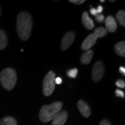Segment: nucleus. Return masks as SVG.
Listing matches in <instances>:
<instances>
[{
  "label": "nucleus",
  "instance_id": "f257e3e1",
  "mask_svg": "<svg viewBox=\"0 0 125 125\" xmlns=\"http://www.w3.org/2000/svg\"><path fill=\"white\" fill-rule=\"evenodd\" d=\"M17 31L19 38L27 41L30 36L32 27V19L31 15L26 12H21L17 18Z\"/></svg>",
  "mask_w": 125,
  "mask_h": 125
},
{
  "label": "nucleus",
  "instance_id": "f03ea898",
  "mask_svg": "<svg viewBox=\"0 0 125 125\" xmlns=\"http://www.w3.org/2000/svg\"><path fill=\"white\" fill-rule=\"evenodd\" d=\"M62 103L60 101L54 102L50 105L43 106L41 109L39 114L40 120L43 122H48L52 120L56 114L61 111Z\"/></svg>",
  "mask_w": 125,
  "mask_h": 125
},
{
  "label": "nucleus",
  "instance_id": "7ed1b4c3",
  "mask_svg": "<svg viewBox=\"0 0 125 125\" xmlns=\"http://www.w3.org/2000/svg\"><path fill=\"white\" fill-rule=\"evenodd\" d=\"M0 81L1 85L5 89L8 90L13 89L16 83V73L13 68H5L0 74Z\"/></svg>",
  "mask_w": 125,
  "mask_h": 125
},
{
  "label": "nucleus",
  "instance_id": "20e7f679",
  "mask_svg": "<svg viewBox=\"0 0 125 125\" xmlns=\"http://www.w3.org/2000/svg\"><path fill=\"white\" fill-rule=\"evenodd\" d=\"M55 74L50 71L45 76L43 82V93L46 96H51L55 88Z\"/></svg>",
  "mask_w": 125,
  "mask_h": 125
},
{
  "label": "nucleus",
  "instance_id": "39448f33",
  "mask_svg": "<svg viewBox=\"0 0 125 125\" xmlns=\"http://www.w3.org/2000/svg\"><path fill=\"white\" fill-rule=\"evenodd\" d=\"M105 68L101 61L95 62L92 70V79L94 82H98L102 79L104 74Z\"/></svg>",
  "mask_w": 125,
  "mask_h": 125
},
{
  "label": "nucleus",
  "instance_id": "423d86ee",
  "mask_svg": "<svg viewBox=\"0 0 125 125\" xmlns=\"http://www.w3.org/2000/svg\"><path fill=\"white\" fill-rule=\"evenodd\" d=\"M75 37V34L73 31H69L64 35L61 43V48L62 51L68 49L73 43Z\"/></svg>",
  "mask_w": 125,
  "mask_h": 125
},
{
  "label": "nucleus",
  "instance_id": "0eeeda50",
  "mask_svg": "<svg viewBox=\"0 0 125 125\" xmlns=\"http://www.w3.org/2000/svg\"><path fill=\"white\" fill-rule=\"evenodd\" d=\"M68 118V113L65 111L58 112L52 119V125H63L66 122Z\"/></svg>",
  "mask_w": 125,
  "mask_h": 125
},
{
  "label": "nucleus",
  "instance_id": "6e6552de",
  "mask_svg": "<svg viewBox=\"0 0 125 125\" xmlns=\"http://www.w3.org/2000/svg\"><path fill=\"white\" fill-rule=\"evenodd\" d=\"M97 40V38L94 34H90L83 41L82 46H81V48L83 51L89 50L95 44V43L96 42Z\"/></svg>",
  "mask_w": 125,
  "mask_h": 125
},
{
  "label": "nucleus",
  "instance_id": "1a4fd4ad",
  "mask_svg": "<svg viewBox=\"0 0 125 125\" xmlns=\"http://www.w3.org/2000/svg\"><path fill=\"white\" fill-rule=\"evenodd\" d=\"M77 105L81 114L85 118H88L90 116V114H91V110H90L89 106L85 101L81 100L78 102Z\"/></svg>",
  "mask_w": 125,
  "mask_h": 125
},
{
  "label": "nucleus",
  "instance_id": "9d476101",
  "mask_svg": "<svg viewBox=\"0 0 125 125\" xmlns=\"http://www.w3.org/2000/svg\"><path fill=\"white\" fill-rule=\"evenodd\" d=\"M106 29L110 32H114L117 29V23L112 16H108L105 20Z\"/></svg>",
  "mask_w": 125,
  "mask_h": 125
},
{
  "label": "nucleus",
  "instance_id": "9b49d317",
  "mask_svg": "<svg viewBox=\"0 0 125 125\" xmlns=\"http://www.w3.org/2000/svg\"><path fill=\"white\" fill-rule=\"evenodd\" d=\"M82 22L85 27L88 30L93 29L94 27L93 20L90 19L88 13L86 12H84L82 14Z\"/></svg>",
  "mask_w": 125,
  "mask_h": 125
},
{
  "label": "nucleus",
  "instance_id": "f8f14e48",
  "mask_svg": "<svg viewBox=\"0 0 125 125\" xmlns=\"http://www.w3.org/2000/svg\"><path fill=\"white\" fill-rule=\"evenodd\" d=\"M93 56V52L92 50L89 49L86 51L81 56V62L83 64H88L91 62Z\"/></svg>",
  "mask_w": 125,
  "mask_h": 125
},
{
  "label": "nucleus",
  "instance_id": "ddd939ff",
  "mask_svg": "<svg viewBox=\"0 0 125 125\" xmlns=\"http://www.w3.org/2000/svg\"><path fill=\"white\" fill-rule=\"evenodd\" d=\"M115 52L118 55L125 57V41L120 42L115 45L114 47Z\"/></svg>",
  "mask_w": 125,
  "mask_h": 125
},
{
  "label": "nucleus",
  "instance_id": "4468645a",
  "mask_svg": "<svg viewBox=\"0 0 125 125\" xmlns=\"http://www.w3.org/2000/svg\"><path fill=\"white\" fill-rule=\"evenodd\" d=\"M8 44V38L7 34L4 30L0 29V50L6 48Z\"/></svg>",
  "mask_w": 125,
  "mask_h": 125
},
{
  "label": "nucleus",
  "instance_id": "2eb2a0df",
  "mask_svg": "<svg viewBox=\"0 0 125 125\" xmlns=\"http://www.w3.org/2000/svg\"><path fill=\"white\" fill-rule=\"evenodd\" d=\"M0 125H17V122L12 117L6 116L0 121Z\"/></svg>",
  "mask_w": 125,
  "mask_h": 125
},
{
  "label": "nucleus",
  "instance_id": "dca6fc26",
  "mask_svg": "<svg viewBox=\"0 0 125 125\" xmlns=\"http://www.w3.org/2000/svg\"><path fill=\"white\" fill-rule=\"evenodd\" d=\"M108 31L107 29L103 27H98L95 29L94 34L96 35L97 38H103L107 35Z\"/></svg>",
  "mask_w": 125,
  "mask_h": 125
},
{
  "label": "nucleus",
  "instance_id": "f3484780",
  "mask_svg": "<svg viewBox=\"0 0 125 125\" xmlns=\"http://www.w3.org/2000/svg\"><path fill=\"white\" fill-rule=\"evenodd\" d=\"M116 19L123 27L125 26V10H119L116 15Z\"/></svg>",
  "mask_w": 125,
  "mask_h": 125
},
{
  "label": "nucleus",
  "instance_id": "a211bd4d",
  "mask_svg": "<svg viewBox=\"0 0 125 125\" xmlns=\"http://www.w3.org/2000/svg\"><path fill=\"white\" fill-rule=\"evenodd\" d=\"M78 74V69L77 68H73V69L69 70L67 71V75L69 77L72 78H75Z\"/></svg>",
  "mask_w": 125,
  "mask_h": 125
},
{
  "label": "nucleus",
  "instance_id": "6ab92c4d",
  "mask_svg": "<svg viewBox=\"0 0 125 125\" xmlns=\"http://www.w3.org/2000/svg\"><path fill=\"white\" fill-rule=\"evenodd\" d=\"M116 86L120 88H125V82L124 81L121 80V79H119L116 81Z\"/></svg>",
  "mask_w": 125,
  "mask_h": 125
},
{
  "label": "nucleus",
  "instance_id": "aec40b11",
  "mask_svg": "<svg viewBox=\"0 0 125 125\" xmlns=\"http://www.w3.org/2000/svg\"><path fill=\"white\" fill-rule=\"evenodd\" d=\"M96 16V19L97 21H98V22H103V21L104 20V16L101 14H97Z\"/></svg>",
  "mask_w": 125,
  "mask_h": 125
},
{
  "label": "nucleus",
  "instance_id": "412c9836",
  "mask_svg": "<svg viewBox=\"0 0 125 125\" xmlns=\"http://www.w3.org/2000/svg\"><path fill=\"white\" fill-rule=\"evenodd\" d=\"M115 93H116V96L117 97H121L122 98L125 97V93L122 90L116 89L115 90Z\"/></svg>",
  "mask_w": 125,
  "mask_h": 125
},
{
  "label": "nucleus",
  "instance_id": "4be33fe9",
  "mask_svg": "<svg viewBox=\"0 0 125 125\" xmlns=\"http://www.w3.org/2000/svg\"><path fill=\"white\" fill-rule=\"evenodd\" d=\"M100 125H111V123L107 119H103L100 123Z\"/></svg>",
  "mask_w": 125,
  "mask_h": 125
},
{
  "label": "nucleus",
  "instance_id": "5701e85b",
  "mask_svg": "<svg viewBox=\"0 0 125 125\" xmlns=\"http://www.w3.org/2000/svg\"><path fill=\"white\" fill-rule=\"evenodd\" d=\"M55 83L57 84V85H60L62 82V79L60 77H57L55 78Z\"/></svg>",
  "mask_w": 125,
  "mask_h": 125
},
{
  "label": "nucleus",
  "instance_id": "b1692460",
  "mask_svg": "<svg viewBox=\"0 0 125 125\" xmlns=\"http://www.w3.org/2000/svg\"><path fill=\"white\" fill-rule=\"evenodd\" d=\"M90 13H91L92 15L93 16H96L98 14L97 12L96 9L94 8H92L90 9Z\"/></svg>",
  "mask_w": 125,
  "mask_h": 125
},
{
  "label": "nucleus",
  "instance_id": "393cba45",
  "mask_svg": "<svg viewBox=\"0 0 125 125\" xmlns=\"http://www.w3.org/2000/svg\"><path fill=\"white\" fill-rule=\"evenodd\" d=\"M96 10H97V12L98 14H100L103 10V7L101 5L98 6L97 9H96Z\"/></svg>",
  "mask_w": 125,
  "mask_h": 125
},
{
  "label": "nucleus",
  "instance_id": "a878e982",
  "mask_svg": "<svg viewBox=\"0 0 125 125\" xmlns=\"http://www.w3.org/2000/svg\"><path fill=\"white\" fill-rule=\"evenodd\" d=\"M119 72L121 73H122L123 75H125V68L124 67H120L119 68Z\"/></svg>",
  "mask_w": 125,
  "mask_h": 125
},
{
  "label": "nucleus",
  "instance_id": "bb28decb",
  "mask_svg": "<svg viewBox=\"0 0 125 125\" xmlns=\"http://www.w3.org/2000/svg\"><path fill=\"white\" fill-rule=\"evenodd\" d=\"M70 2H71L72 3H74V4H79V1H78V0H76H76H70Z\"/></svg>",
  "mask_w": 125,
  "mask_h": 125
},
{
  "label": "nucleus",
  "instance_id": "cd10ccee",
  "mask_svg": "<svg viewBox=\"0 0 125 125\" xmlns=\"http://www.w3.org/2000/svg\"><path fill=\"white\" fill-rule=\"evenodd\" d=\"M83 2H85V0H82V1H79V5H80V4H83Z\"/></svg>",
  "mask_w": 125,
  "mask_h": 125
},
{
  "label": "nucleus",
  "instance_id": "c85d7f7f",
  "mask_svg": "<svg viewBox=\"0 0 125 125\" xmlns=\"http://www.w3.org/2000/svg\"><path fill=\"white\" fill-rule=\"evenodd\" d=\"M1 7H0V16H1Z\"/></svg>",
  "mask_w": 125,
  "mask_h": 125
},
{
  "label": "nucleus",
  "instance_id": "c756f323",
  "mask_svg": "<svg viewBox=\"0 0 125 125\" xmlns=\"http://www.w3.org/2000/svg\"><path fill=\"white\" fill-rule=\"evenodd\" d=\"M104 1H104V0H101L100 2H104Z\"/></svg>",
  "mask_w": 125,
  "mask_h": 125
},
{
  "label": "nucleus",
  "instance_id": "7c9ffc66",
  "mask_svg": "<svg viewBox=\"0 0 125 125\" xmlns=\"http://www.w3.org/2000/svg\"><path fill=\"white\" fill-rule=\"evenodd\" d=\"M115 0H114V1H109V2H115Z\"/></svg>",
  "mask_w": 125,
  "mask_h": 125
}]
</instances>
